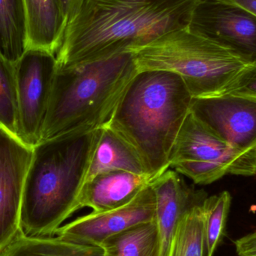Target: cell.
Returning <instances> with one entry per match:
<instances>
[{
    "label": "cell",
    "instance_id": "7402d4cb",
    "mask_svg": "<svg viewBox=\"0 0 256 256\" xmlns=\"http://www.w3.org/2000/svg\"><path fill=\"white\" fill-rule=\"evenodd\" d=\"M226 93L256 99V61L244 68Z\"/></svg>",
    "mask_w": 256,
    "mask_h": 256
},
{
    "label": "cell",
    "instance_id": "5bb4252c",
    "mask_svg": "<svg viewBox=\"0 0 256 256\" xmlns=\"http://www.w3.org/2000/svg\"><path fill=\"white\" fill-rule=\"evenodd\" d=\"M27 46L56 55L66 24L56 0H24Z\"/></svg>",
    "mask_w": 256,
    "mask_h": 256
},
{
    "label": "cell",
    "instance_id": "44dd1931",
    "mask_svg": "<svg viewBox=\"0 0 256 256\" xmlns=\"http://www.w3.org/2000/svg\"><path fill=\"white\" fill-rule=\"evenodd\" d=\"M0 127L18 138L15 64L0 55Z\"/></svg>",
    "mask_w": 256,
    "mask_h": 256
},
{
    "label": "cell",
    "instance_id": "ba28073f",
    "mask_svg": "<svg viewBox=\"0 0 256 256\" xmlns=\"http://www.w3.org/2000/svg\"><path fill=\"white\" fill-rule=\"evenodd\" d=\"M190 112L237 150L256 152V99L230 93L194 98Z\"/></svg>",
    "mask_w": 256,
    "mask_h": 256
},
{
    "label": "cell",
    "instance_id": "6da1fadb",
    "mask_svg": "<svg viewBox=\"0 0 256 256\" xmlns=\"http://www.w3.org/2000/svg\"><path fill=\"white\" fill-rule=\"evenodd\" d=\"M202 0H84L66 26L57 67L68 68L131 52L188 26Z\"/></svg>",
    "mask_w": 256,
    "mask_h": 256
},
{
    "label": "cell",
    "instance_id": "9c48e42d",
    "mask_svg": "<svg viewBox=\"0 0 256 256\" xmlns=\"http://www.w3.org/2000/svg\"><path fill=\"white\" fill-rule=\"evenodd\" d=\"M190 27L248 64L256 61V16L242 6L230 0H202Z\"/></svg>",
    "mask_w": 256,
    "mask_h": 256
},
{
    "label": "cell",
    "instance_id": "2e32d148",
    "mask_svg": "<svg viewBox=\"0 0 256 256\" xmlns=\"http://www.w3.org/2000/svg\"><path fill=\"white\" fill-rule=\"evenodd\" d=\"M98 245L84 244L58 236L28 237L20 232L0 256H104Z\"/></svg>",
    "mask_w": 256,
    "mask_h": 256
},
{
    "label": "cell",
    "instance_id": "ffe728a7",
    "mask_svg": "<svg viewBox=\"0 0 256 256\" xmlns=\"http://www.w3.org/2000/svg\"><path fill=\"white\" fill-rule=\"evenodd\" d=\"M232 204L228 191L206 198L202 204L206 256H213L224 240Z\"/></svg>",
    "mask_w": 256,
    "mask_h": 256
},
{
    "label": "cell",
    "instance_id": "30bf717a",
    "mask_svg": "<svg viewBox=\"0 0 256 256\" xmlns=\"http://www.w3.org/2000/svg\"><path fill=\"white\" fill-rule=\"evenodd\" d=\"M33 147L0 127V252L20 232L24 185Z\"/></svg>",
    "mask_w": 256,
    "mask_h": 256
},
{
    "label": "cell",
    "instance_id": "cb8c5ba5",
    "mask_svg": "<svg viewBox=\"0 0 256 256\" xmlns=\"http://www.w3.org/2000/svg\"><path fill=\"white\" fill-rule=\"evenodd\" d=\"M56 1L61 10L66 27L69 21L78 13L84 0H56Z\"/></svg>",
    "mask_w": 256,
    "mask_h": 256
},
{
    "label": "cell",
    "instance_id": "d6986e66",
    "mask_svg": "<svg viewBox=\"0 0 256 256\" xmlns=\"http://www.w3.org/2000/svg\"><path fill=\"white\" fill-rule=\"evenodd\" d=\"M202 204L196 206L182 220L168 256H206Z\"/></svg>",
    "mask_w": 256,
    "mask_h": 256
},
{
    "label": "cell",
    "instance_id": "5b68a950",
    "mask_svg": "<svg viewBox=\"0 0 256 256\" xmlns=\"http://www.w3.org/2000/svg\"><path fill=\"white\" fill-rule=\"evenodd\" d=\"M138 72L178 75L194 98L224 94L248 64L237 54L188 26L131 51Z\"/></svg>",
    "mask_w": 256,
    "mask_h": 256
},
{
    "label": "cell",
    "instance_id": "603a6c76",
    "mask_svg": "<svg viewBox=\"0 0 256 256\" xmlns=\"http://www.w3.org/2000/svg\"><path fill=\"white\" fill-rule=\"evenodd\" d=\"M238 256H256V231L234 242Z\"/></svg>",
    "mask_w": 256,
    "mask_h": 256
},
{
    "label": "cell",
    "instance_id": "8992f818",
    "mask_svg": "<svg viewBox=\"0 0 256 256\" xmlns=\"http://www.w3.org/2000/svg\"><path fill=\"white\" fill-rule=\"evenodd\" d=\"M170 167L197 184H210L226 174L256 176V152L237 150L190 112L172 149Z\"/></svg>",
    "mask_w": 256,
    "mask_h": 256
},
{
    "label": "cell",
    "instance_id": "52a82bcc",
    "mask_svg": "<svg viewBox=\"0 0 256 256\" xmlns=\"http://www.w3.org/2000/svg\"><path fill=\"white\" fill-rule=\"evenodd\" d=\"M56 70V56L38 50H27L15 64L18 138L30 147L42 138Z\"/></svg>",
    "mask_w": 256,
    "mask_h": 256
},
{
    "label": "cell",
    "instance_id": "8fae6325",
    "mask_svg": "<svg viewBox=\"0 0 256 256\" xmlns=\"http://www.w3.org/2000/svg\"><path fill=\"white\" fill-rule=\"evenodd\" d=\"M155 220L156 200L150 184L129 204L108 212H92L60 227L55 236L76 243L100 246L115 234Z\"/></svg>",
    "mask_w": 256,
    "mask_h": 256
},
{
    "label": "cell",
    "instance_id": "4fadbf2b",
    "mask_svg": "<svg viewBox=\"0 0 256 256\" xmlns=\"http://www.w3.org/2000/svg\"><path fill=\"white\" fill-rule=\"evenodd\" d=\"M150 184L146 174L122 170L98 174L84 185L78 209L88 207L93 212H104L123 207Z\"/></svg>",
    "mask_w": 256,
    "mask_h": 256
},
{
    "label": "cell",
    "instance_id": "d4e9b609",
    "mask_svg": "<svg viewBox=\"0 0 256 256\" xmlns=\"http://www.w3.org/2000/svg\"><path fill=\"white\" fill-rule=\"evenodd\" d=\"M232 2L242 6L256 16V0H230Z\"/></svg>",
    "mask_w": 256,
    "mask_h": 256
},
{
    "label": "cell",
    "instance_id": "ac0fdd59",
    "mask_svg": "<svg viewBox=\"0 0 256 256\" xmlns=\"http://www.w3.org/2000/svg\"><path fill=\"white\" fill-rule=\"evenodd\" d=\"M104 256H161V240L156 220L134 226L102 244Z\"/></svg>",
    "mask_w": 256,
    "mask_h": 256
},
{
    "label": "cell",
    "instance_id": "277c9868",
    "mask_svg": "<svg viewBox=\"0 0 256 256\" xmlns=\"http://www.w3.org/2000/svg\"><path fill=\"white\" fill-rule=\"evenodd\" d=\"M137 72L132 52L57 67L40 141L104 126Z\"/></svg>",
    "mask_w": 256,
    "mask_h": 256
},
{
    "label": "cell",
    "instance_id": "7c38bea8",
    "mask_svg": "<svg viewBox=\"0 0 256 256\" xmlns=\"http://www.w3.org/2000/svg\"><path fill=\"white\" fill-rule=\"evenodd\" d=\"M156 200V220L161 240V256H168L174 232L182 220L208 194L185 183L177 172L166 170L150 182Z\"/></svg>",
    "mask_w": 256,
    "mask_h": 256
},
{
    "label": "cell",
    "instance_id": "3957f363",
    "mask_svg": "<svg viewBox=\"0 0 256 256\" xmlns=\"http://www.w3.org/2000/svg\"><path fill=\"white\" fill-rule=\"evenodd\" d=\"M100 128L39 142L24 185L20 232L28 237L55 236L78 210Z\"/></svg>",
    "mask_w": 256,
    "mask_h": 256
},
{
    "label": "cell",
    "instance_id": "7a4b0ae2",
    "mask_svg": "<svg viewBox=\"0 0 256 256\" xmlns=\"http://www.w3.org/2000/svg\"><path fill=\"white\" fill-rule=\"evenodd\" d=\"M192 99L176 74L141 70L128 84L105 124L134 150L150 182L168 170L172 149Z\"/></svg>",
    "mask_w": 256,
    "mask_h": 256
},
{
    "label": "cell",
    "instance_id": "e0dca14e",
    "mask_svg": "<svg viewBox=\"0 0 256 256\" xmlns=\"http://www.w3.org/2000/svg\"><path fill=\"white\" fill-rule=\"evenodd\" d=\"M27 50L24 0H0V55L15 64Z\"/></svg>",
    "mask_w": 256,
    "mask_h": 256
},
{
    "label": "cell",
    "instance_id": "9a60e30c",
    "mask_svg": "<svg viewBox=\"0 0 256 256\" xmlns=\"http://www.w3.org/2000/svg\"><path fill=\"white\" fill-rule=\"evenodd\" d=\"M117 170L146 174L134 150L118 134L104 126L100 128L85 183L98 174Z\"/></svg>",
    "mask_w": 256,
    "mask_h": 256
}]
</instances>
